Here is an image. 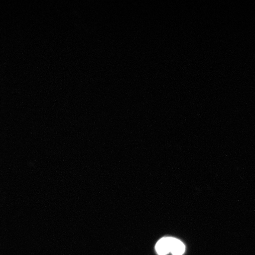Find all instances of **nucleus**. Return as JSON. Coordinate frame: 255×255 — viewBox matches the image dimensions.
<instances>
[{"label": "nucleus", "instance_id": "1", "mask_svg": "<svg viewBox=\"0 0 255 255\" xmlns=\"http://www.w3.org/2000/svg\"><path fill=\"white\" fill-rule=\"evenodd\" d=\"M155 250L159 255H166L170 253V237L163 238L156 244Z\"/></svg>", "mask_w": 255, "mask_h": 255}, {"label": "nucleus", "instance_id": "2", "mask_svg": "<svg viewBox=\"0 0 255 255\" xmlns=\"http://www.w3.org/2000/svg\"><path fill=\"white\" fill-rule=\"evenodd\" d=\"M170 253L173 255H182L185 252V246L183 242L178 239L170 238Z\"/></svg>", "mask_w": 255, "mask_h": 255}]
</instances>
